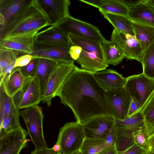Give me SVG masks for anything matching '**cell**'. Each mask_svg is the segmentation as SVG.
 Listing matches in <instances>:
<instances>
[{"mask_svg": "<svg viewBox=\"0 0 154 154\" xmlns=\"http://www.w3.org/2000/svg\"><path fill=\"white\" fill-rule=\"evenodd\" d=\"M102 14L114 28L125 34L135 35L131 21L129 18L111 13H103Z\"/></svg>", "mask_w": 154, "mask_h": 154, "instance_id": "cell-28", "label": "cell"}, {"mask_svg": "<svg viewBox=\"0 0 154 154\" xmlns=\"http://www.w3.org/2000/svg\"><path fill=\"white\" fill-rule=\"evenodd\" d=\"M16 106L12 97L6 92L3 82H0V122Z\"/></svg>", "mask_w": 154, "mask_h": 154, "instance_id": "cell-32", "label": "cell"}, {"mask_svg": "<svg viewBox=\"0 0 154 154\" xmlns=\"http://www.w3.org/2000/svg\"><path fill=\"white\" fill-rule=\"evenodd\" d=\"M75 66L73 62H58L48 81L43 97V103L51 106L52 99L57 96L59 89Z\"/></svg>", "mask_w": 154, "mask_h": 154, "instance_id": "cell-9", "label": "cell"}, {"mask_svg": "<svg viewBox=\"0 0 154 154\" xmlns=\"http://www.w3.org/2000/svg\"><path fill=\"white\" fill-rule=\"evenodd\" d=\"M107 146L104 139L85 138L79 150L82 154H97Z\"/></svg>", "mask_w": 154, "mask_h": 154, "instance_id": "cell-34", "label": "cell"}, {"mask_svg": "<svg viewBox=\"0 0 154 154\" xmlns=\"http://www.w3.org/2000/svg\"><path fill=\"white\" fill-rule=\"evenodd\" d=\"M54 150L56 152H59L60 150V147L58 144L56 143L54 146L52 147Z\"/></svg>", "mask_w": 154, "mask_h": 154, "instance_id": "cell-49", "label": "cell"}, {"mask_svg": "<svg viewBox=\"0 0 154 154\" xmlns=\"http://www.w3.org/2000/svg\"><path fill=\"white\" fill-rule=\"evenodd\" d=\"M76 61L80 65L81 69L94 74L106 69L108 66L105 60L100 58L96 53L82 50Z\"/></svg>", "mask_w": 154, "mask_h": 154, "instance_id": "cell-19", "label": "cell"}, {"mask_svg": "<svg viewBox=\"0 0 154 154\" xmlns=\"http://www.w3.org/2000/svg\"><path fill=\"white\" fill-rule=\"evenodd\" d=\"M39 60V58L33 59L26 66L20 67L21 73L26 79L35 76Z\"/></svg>", "mask_w": 154, "mask_h": 154, "instance_id": "cell-37", "label": "cell"}, {"mask_svg": "<svg viewBox=\"0 0 154 154\" xmlns=\"http://www.w3.org/2000/svg\"><path fill=\"white\" fill-rule=\"evenodd\" d=\"M128 8L135 7L138 4L143 2L145 0H119Z\"/></svg>", "mask_w": 154, "mask_h": 154, "instance_id": "cell-46", "label": "cell"}, {"mask_svg": "<svg viewBox=\"0 0 154 154\" xmlns=\"http://www.w3.org/2000/svg\"><path fill=\"white\" fill-rule=\"evenodd\" d=\"M34 42L36 43H70L67 34L57 25L51 26L35 35Z\"/></svg>", "mask_w": 154, "mask_h": 154, "instance_id": "cell-20", "label": "cell"}, {"mask_svg": "<svg viewBox=\"0 0 154 154\" xmlns=\"http://www.w3.org/2000/svg\"><path fill=\"white\" fill-rule=\"evenodd\" d=\"M42 7L51 22L56 25L70 16L69 0H39Z\"/></svg>", "mask_w": 154, "mask_h": 154, "instance_id": "cell-15", "label": "cell"}, {"mask_svg": "<svg viewBox=\"0 0 154 154\" xmlns=\"http://www.w3.org/2000/svg\"><path fill=\"white\" fill-rule=\"evenodd\" d=\"M117 152L115 144L104 148L97 154H116Z\"/></svg>", "mask_w": 154, "mask_h": 154, "instance_id": "cell-44", "label": "cell"}, {"mask_svg": "<svg viewBox=\"0 0 154 154\" xmlns=\"http://www.w3.org/2000/svg\"><path fill=\"white\" fill-rule=\"evenodd\" d=\"M141 64L143 73L146 76L154 79V43L144 51Z\"/></svg>", "mask_w": 154, "mask_h": 154, "instance_id": "cell-33", "label": "cell"}, {"mask_svg": "<svg viewBox=\"0 0 154 154\" xmlns=\"http://www.w3.org/2000/svg\"><path fill=\"white\" fill-rule=\"evenodd\" d=\"M145 1L129 8L128 17L132 22L154 27V8Z\"/></svg>", "mask_w": 154, "mask_h": 154, "instance_id": "cell-18", "label": "cell"}, {"mask_svg": "<svg viewBox=\"0 0 154 154\" xmlns=\"http://www.w3.org/2000/svg\"><path fill=\"white\" fill-rule=\"evenodd\" d=\"M67 35L70 42L72 45L79 46L85 51L95 53L100 58L104 60L101 42L70 33Z\"/></svg>", "mask_w": 154, "mask_h": 154, "instance_id": "cell-24", "label": "cell"}, {"mask_svg": "<svg viewBox=\"0 0 154 154\" xmlns=\"http://www.w3.org/2000/svg\"><path fill=\"white\" fill-rule=\"evenodd\" d=\"M146 154H154V133L149 137Z\"/></svg>", "mask_w": 154, "mask_h": 154, "instance_id": "cell-47", "label": "cell"}, {"mask_svg": "<svg viewBox=\"0 0 154 154\" xmlns=\"http://www.w3.org/2000/svg\"><path fill=\"white\" fill-rule=\"evenodd\" d=\"M102 47L104 60L108 65L116 66L124 58L121 50L111 41L102 43Z\"/></svg>", "mask_w": 154, "mask_h": 154, "instance_id": "cell-27", "label": "cell"}, {"mask_svg": "<svg viewBox=\"0 0 154 154\" xmlns=\"http://www.w3.org/2000/svg\"><path fill=\"white\" fill-rule=\"evenodd\" d=\"M29 0H0V30Z\"/></svg>", "mask_w": 154, "mask_h": 154, "instance_id": "cell-21", "label": "cell"}, {"mask_svg": "<svg viewBox=\"0 0 154 154\" xmlns=\"http://www.w3.org/2000/svg\"><path fill=\"white\" fill-rule=\"evenodd\" d=\"M73 154H82L80 150L75 152Z\"/></svg>", "mask_w": 154, "mask_h": 154, "instance_id": "cell-50", "label": "cell"}, {"mask_svg": "<svg viewBox=\"0 0 154 154\" xmlns=\"http://www.w3.org/2000/svg\"><path fill=\"white\" fill-rule=\"evenodd\" d=\"M32 8L30 25L31 31L38 32L51 22L47 14L42 7L39 0H32Z\"/></svg>", "mask_w": 154, "mask_h": 154, "instance_id": "cell-23", "label": "cell"}, {"mask_svg": "<svg viewBox=\"0 0 154 154\" xmlns=\"http://www.w3.org/2000/svg\"><path fill=\"white\" fill-rule=\"evenodd\" d=\"M72 45L71 42L64 43H36L34 42V50L31 54L33 59L45 58L57 62L75 61L69 54Z\"/></svg>", "mask_w": 154, "mask_h": 154, "instance_id": "cell-7", "label": "cell"}, {"mask_svg": "<svg viewBox=\"0 0 154 154\" xmlns=\"http://www.w3.org/2000/svg\"><path fill=\"white\" fill-rule=\"evenodd\" d=\"M79 1L99 9L101 7L104 2V0H79Z\"/></svg>", "mask_w": 154, "mask_h": 154, "instance_id": "cell-45", "label": "cell"}, {"mask_svg": "<svg viewBox=\"0 0 154 154\" xmlns=\"http://www.w3.org/2000/svg\"><path fill=\"white\" fill-rule=\"evenodd\" d=\"M26 79L21 73L20 67L15 68L9 75L5 76L3 82L7 93L12 97L22 88Z\"/></svg>", "mask_w": 154, "mask_h": 154, "instance_id": "cell-25", "label": "cell"}, {"mask_svg": "<svg viewBox=\"0 0 154 154\" xmlns=\"http://www.w3.org/2000/svg\"><path fill=\"white\" fill-rule=\"evenodd\" d=\"M22 55H23L18 51L0 48V71L8 64L16 61L17 59Z\"/></svg>", "mask_w": 154, "mask_h": 154, "instance_id": "cell-35", "label": "cell"}, {"mask_svg": "<svg viewBox=\"0 0 154 154\" xmlns=\"http://www.w3.org/2000/svg\"><path fill=\"white\" fill-rule=\"evenodd\" d=\"M117 137V130L115 125L112 128L104 138L107 146L116 144Z\"/></svg>", "mask_w": 154, "mask_h": 154, "instance_id": "cell-38", "label": "cell"}, {"mask_svg": "<svg viewBox=\"0 0 154 154\" xmlns=\"http://www.w3.org/2000/svg\"><path fill=\"white\" fill-rule=\"evenodd\" d=\"M33 59L32 55L29 54H24L19 57L14 64V67H22L28 64Z\"/></svg>", "mask_w": 154, "mask_h": 154, "instance_id": "cell-39", "label": "cell"}, {"mask_svg": "<svg viewBox=\"0 0 154 154\" xmlns=\"http://www.w3.org/2000/svg\"><path fill=\"white\" fill-rule=\"evenodd\" d=\"M68 34L95 40L103 43L107 40L95 26L75 18L70 15L57 25Z\"/></svg>", "mask_w": 154, "mask_h": 154, "instance_id": "cell-6", "label": "cell"}, {"mask_svg": "<svg viewBox=\"0 0 154 154\" xmlns=\"http://www.w3.org/2000/svg\"><path fill=\"white\" fill-rule=\"evenodd\" d=\"M85 138L82 125L75 122L65 124L60 129L56 143L63 154H73L79 150Z\"/></svg>", "mask_w": 154, "mask_h": 154, "instance_id": "cell-4", "label": "cell"}, {"mask_svg": "<svg viewBox=\"0 0 154 154\" xmlns=\"http://www.w3.org/2000/svg\"><path fill=\"white\" fill-rule=\"evenodd\" d=\"M101 13H111L128 17L129 8L119 0H104V4L99 9Z\"/></svg>", "mask_w": 154, "mask_h": 154, "instance_id": "cell-31", "label": "cell"}, {"mask_svg": "<svg viewBox=\"0 0 154 154\" xmlns=\"http://www.w3.org/2000/svg\"><path fill=\"white\" fill-rule=\"evenodd\" d=\"M149 137L143 127L133 135V139L134 143L145 150L146 152L148 149Z\"/></svg>", "mask_w": 154, "mask_h": 154, "instance_id": "cell-36", "label": "cell"}, {"mask_svg": "<svg viewBox=\"0 0 154 154\" xmlns=\"http://www.w3.org/2000/svg\"><path fill=\"white\" fill-rule=\"evenodd\" d=\"M115 119L111 116L94 117L82 125L85 138L104 139L115 125Z\"/></svg>", "mask_w": 154, "mask_h": 154, "instance_id": "cell-14", "label": "cell"}, {"mask_svg": "<svg viewBox=\"0 0 154 154\" xmlns=\"http://www.w3.org/2000/svg\"><path fill=\"white\" fill-rule=\"evenodd\" d=\"M28 134L21 126L0 136V154H19L28 146Z\"/></svg>", "mask_w": 154, "mask_h": 154, "instance_id": "cell-12", "label": "cell"}, {"mask_svg": "<svg viewBox=\"0 0 154 154\" xmlns=\"http://www.w3.org/2000/svg\"><path fill=\"white\" fill-rule=\"evenodd\" d=\"M115 125L117 130L116 145L119 151H124L134 144L133 135L144 127L143 119L139 112L123 120L115 119Z\"/></svg>", "mask_w": 154, "mask_h": 154, "instance_id": "cell-3", "label": "cell"}, {"mask_svg": "<svg viewBox=\"0 0 154 154\" xmlns=\"http://www.w3.org/2000/svg\"><path fill=\"white\" fill-rule=\"evenodd\" d=\"M126 79L125 87L131 97L139 102L140 112L154 94V79L142 72L129 76Z\"/></svg>", "mask_w": 154, "mask_h": 154, "instance_id": "cell-5", "label": "cell"}, {"mask_svg": "<svg viewBox=\"0 0 154 154\" xmlns=\"http://www.w3.org/2000/svg\"><path fill=\"white\" fill-rule=\"evenodd\" d=\"M32 8V0H29L0 30V38L32 31L30 23Z\"/></svg>", "mask_w": 154, "mask_h": 154, "instance_id": "cell-8", "label": "cell"}, {"mask_svg": "<svg viewBox=\"0 0 154 154\" xmlns=\"http://www.w3.org/2000/svg\"><path fill=\"white\" fill-rule=\"evenodd\" d=\"M105 94L115 119L123 120L127 118L132 98L125 86L106 91Z\"/></svg>", "mask_w": 154, "mask_h": 154, "instance_id": "cell-11", "label": "cell"}, {"mask_svg": "<svg viewBox=\"0 0 154 154\" xmlns=\"http://www.w3.org/2000/svg\"><path fill=\"white\" fill-rule=\"evenodd\" d=\"M58 154H63L61 153L60 151L58 152Z\"/></svg>", "mask_w": 154, "mask_h": 154, "instance_id": "cell-51", "label": "cell"}, {"mask_svg": "<svg viewBox=\"0 0 154 154\" xmlns=\"http://www.w3.org/2000/svg\"><path fill=\"white\" fill-rule=\"evenodd\" d=\"M131 101L129 108L127 117H130L140 112V105L139 102L134 97H131Z\"/></svg>", "mask_w": 154, "mask_h": 154, "instance_id": "cell-41", "label": "cell"}, {"mask_svg": "<svg viewBox=\"0 0 154 154\" xmlns=\"http://www.w3.org/2000/svg\"><path fill=\"white\" fill-rule=\"evenodd\" d=\"M37 31L7 36L0 39V48L18 51L23 55L32 54L34 51V38Z\"/></svg>", "mask_w": 154, "mask_h": 154, "instance_id": "cell-13", "label": "cell"}, {"mask_svg": "<svg viewBox=\"0 0 154 154\" xmlns=\"http://www.w3.org/2000/svg\"><path fill=\"white\" fill-rule=\"evenodd\" d=\"M131 24L135 36L144 51L154 43V27L132 22Z\"/></svg>", "mask_w": 154, "mask_h": 154, "instance_id": "cell-26", "label": "cell"}, {"mask_svg": "<svg viewBox=\"0 0 154 154\" xmlns=\"http://www.w3.org/2000/svg\"><path fill=\"white\" fill-rule=\"evenodd\" d=\"M145 2L149 6L154 8V0H145Z\"/></svg>", "mask_w": 154, "mask_h": 154, "instance_id": "cell-48", "label": "cell"}, {"mask_svg": "<svg viewBox=\"0 0 154 154\" xmlns=\"http://www.w3.org/2000/svg\"><path fill=\"white\" fill-rule=\"evenodd\" d=\"M82 51V49L81 47L72 45L69 49V54L71 57L74 61H76L79 57Z\"/></svg>", "mask_w": 154, "mask_h": 154, "instance_id": "cell-42", "label": "cell"}, {"mask_svg": "<svg viewBox=\"0 0 154 154\" xmlns=\"http://www.w3.org/2000/svg\"><path fill=\"white\" fill-rule=\"evenodd\" d=\"M20 115V109L16 106L0 122V136L21 126L19 122Z\"/></svg>", "mask_w": 154, "mask_h": 154, "instance_id": "cell-29", "label": "cell"}, {"mask_svg": "<svg viewBox=\"0 0 154 154\" xmlns=\"http://www.w3.org/2000/svg\"><path fill=\"white\" fill-rule=\"evenodd\" d=\"M105 93L94 73L75 66L56 96L61 103L71 108L76 122L82 125L97 116H113Z\"/></svg>", "mask_w": 154, "mask_h": 154, "instance_id": "cell-1", "label": "cell"}, {"mask_svg": "<svg viewBox=\"0 0 154 154\" xmlns=\"http://www.w3.org/2000/svg\"><path fill=\"white\" fill-rule=\"evenodd\" d=\"M140 112L143 119L144 128L149 137L154 133V94Z\"/></svg>", "mask_w": 154, "mask_h": 154, "instance_id": "cell-30", "label": "cell"}, {"mask_svg": "<svg viewBox=\"0 0 154 154\" xmlns=\"http://www.w3.org/2000/svg\"><path fill=\"white\" fill-rule=\"evenodd\" d=\"M22 96L19 109H25L38 104L43 101L39 82L35 76L26 79L21 88Z\"/></svg>", "mask_w": 154, "mask_h": 154, "instance_id": "cell-16", "label": "cell"}, {"mask_svg": "<svg viewBox=\"0 0 154 154\" xmlns=\"http://www.w3.org/2000/svg\"><path fill=\"white\" fill-rule=\"evenodd\" d=\"M146 152L135 143L126 149L121 152H117L116 154H146Z\"/></svg>", "mask_w": 154, "mask_h": 154, "instance_id": "cell-40", "label": "cell"}, {"mask_svg": "<svg viewBox=\"0 0 154 154\" xmlns=\"http://www.w3.org/2000/svg\"><path fill=\"white\" fill-rule=\"evenodd\" d=\"M94 75L98 84L106 91L123 88L126 82V78L112 69H106Z\"/></svg>", "mask_w": 154, "mask_h": 154, "instance_id": "cell-17", "label": "cell"}, {"mask_svg": "<svg viewBox=\"0 0 154 154\" xmlns=\"http://www.w3.org/2000/svg\"><path fill=\"white\" fill-rule=\"evenodd\" d=\"M58 152L54 150L52 148L48 147L39 149H35L32 151L30 154H58Z\"/></svg>", "mask_w": 154, "mask_h": 154, "instance_id": "cell-43", "label": "cell"}, {"mask_svg": "<svg viewBox=\"0 0 154 154\" xmlns=\"http://www.w3.org/2000/svg\"><path fill=\"white\" fill-rule=\"evenodd\" d=\"M28 130V133L35 149L48 148L43 128L44 116L42 108L38 105L30 107L20 112Z\"/></svg>", "mask_w": 154, "mask_h": 154, "instance_id": "cell-2", "label": "cell"}, {"mask_svg": "<svg viewBox=\"0 0 154 154\" xmlns=\"http://www.w3.org/2000/svg\"><path fill=\"white\" fill-rule=\"evenodd\" d=\"M111 40L121 50L124 58L141 63L143 51L135 35L125 34L114 28Z\"/></svg>", "mask_w": 154, "mask_h": 154, "instance_id": "cell-10", "label": "cell"}, {"mask_svg": "<svg viewBox=\"0 0 154 154\" xmlns=\"http://www.w3.org/2000/svg\"><path fill=\"white\" fill-rule=\"evenodd\" d=\"M58 62L48 59L39 58L35 76L39 82L43 98L49 79Z\"/></svg>", "mask_w": 154, "mask_h": 154, "instance_id": "cell-22", "label": "cell"}]
</instances>
